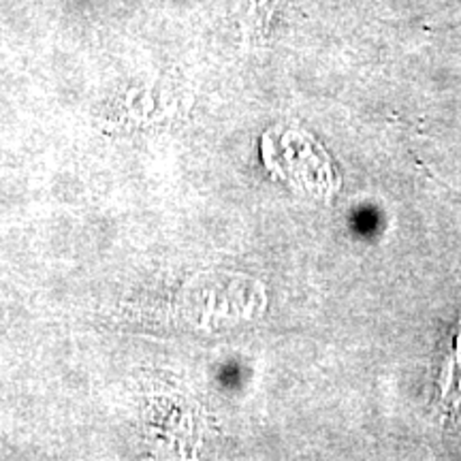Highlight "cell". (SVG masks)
<instances>
[{"label": "cell", "instance_id": "6da1fadb", "mask_svg": "<svg viewBox=\"0 0 461 461\" xmlns=\"http://www.w3.org/2000/svg\"><path fill=\"white\" fill-rule=\"evenodd\" d=\"M451 393H455L457 395V400H461V325L457 327V336H455L453 359L448 363L445 372V397H448Z\"/></svg>", "mask_w": 461, "mask_h": 461}]
</instances>
